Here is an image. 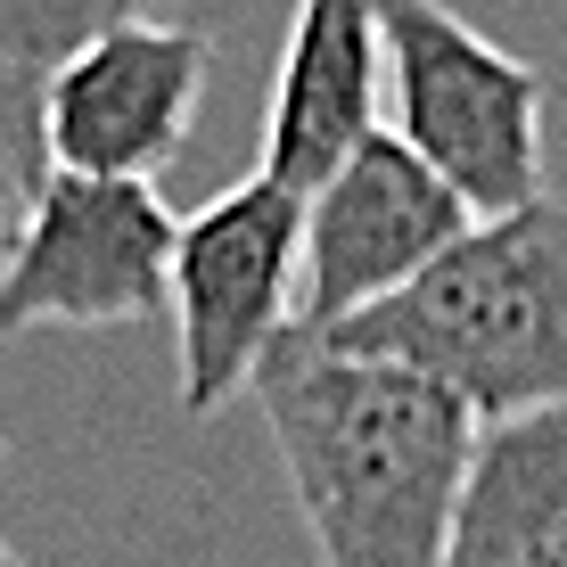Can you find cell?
Here are the masks:
<instances>
[{
    "mask_svg": "<svg viewBox=\"0 0 567 567\" xmlns=\"http://www.w3.org/2000/svg\"><path fill=\"white\" fill-rule=\"evenodd\" d=\"M256 395L321 567H444L477 453L461 395L420 370L338 354L321 329L271 346Z\"/></svg>",
    "mask_w": 567,
    "mask_h": 567,
    "instance_id": "obj_1",
    "label": "cell"
},
{
    "mask_svg": "<svg viewBox=\"0 0 567 567\" xmlns=\"http://www.w3.org/2000/svg\"><path fill=\"white\" fill-rule=\"evenodd\" d=\"M338 354L395 362L468 403V420L567 412V198L468 223L403 297L321 329Z\"/></svg>",
    "mask_w": 567,
    "mask_h": 567,
    "instance_id": "obj_2",
    "label": "cell"
},
{
    "mask_svg": "<svg viewBox=\"0 0 567 567\" xmlns=\"http://www.w3.org/2000/svg\"><path fill=\"white\" fill-rule=\"evenodd\" d=\"M379 42H386L395 141L477 223L535 206L543 198V107H551V83L502 42H485L444 0H379Z\"/></svg>",
    "mask_w": 567,
    "mask_h": 567,
    "instance_id": "obj_3",
    "label": "cell"
},
{
    "mask_svg": "<svg viewBox=\"0 0 567 567\" xmlns=\"http://www.w3.org/2000/svg\"><path fill=\"white\" fill-rule=\"evenodd\" d=\"M305 297V198L264 173L230 182L206 214L173 239L165 305H173V362L182 412L214 420L239 386H256L264 354L297 329Z\"/></svg>",
    "mask_w": 567,
    "mask_h": 567,
    "instance_id": "obj_4",
    "label": "cell"
},
{
    "mask_svg": "<svg viewBox=\"0 0 567 567\" xmlns=\"http://www.w3.org/2000/svg\"><path fill=\"white\" fill-rule=\"evenodd\" d=\"M182 214L156 182L58 173L0 230V329H124L165 305Z\"/></svg>",
    "mask_w": 567,
    "mask_h": 567,
    "instance_id": "obj_5",
    "label": "cell"
},
{
    "mask_svg": "<svg viewBox=\"0 0 567 567\" xmlns=\"http://www.w3.org/2000/svg\"><path fill=\"white\" fill-rule=\"evenodd\" d=\"M214 42L173 17H115L50 83V165L91 182H156L189 148Z\"/></svg>",
    "mask_w": 567,
    "mask_h": 567,
    "instance_id": "obj_6",
    "label": "cell"
},
{
    "mask_svg": "<svg viewBox=\"0 0 567 567\" xmlns=\"http://www.w3.org/2000/svg\"><path fill=\"white\" fill-rule=\"evenodd\" d=\"M477 223L395 132L370 141L305 198V297L297 329H338L354 312L403 297L461 230Z\"/></svg>",
    "mask_w": 567,
    "mask_h": 567,
    "instance_id": "obj_7",
    "label": "cell"
},
{
    "mask_svg": "<svg viewBox=\"0 0 567 567\" xmlns=\"http://www.w3.org/2000/svg\"><path fill=\"white\" fill-rule=\"evenodd\" d=\"M386 100V42H379V0H297V25L271 66L264 100V182L312 189L354 156L379 124Z\"/></svg>",
    "mask_w": 567,
    "mask_h": 567,
    "instance_id": "obj_8",
    "label": "cell"
},
{
    "mask_svg": "<svg viewBox=\"0 0 567 567\" xmlns=\"http://www.w3.org/2000/svg\"><path fill=\"white\" fill-rule=\"evenodd\" d=\"M444 567H567V412L477 427Z\"/></svg>",
    "mask_w": 567,
    "mask_h": 567,
    "instance_id": "obj_9",
    "label": "cell"
},
{
    "mask_svg": "<svg viewBox=\"0 0 567 567\" xmlns=\"http://www.w3.org/2000/svg\"><path fill=\"white\" fill-rule=\"evenodd\" d=\"M148 0H0V230L50 182V83L74 50Z\"/></svg>",
    "mask_w": 567,
    "mask_h": 567,
    "instance_id": "obj_10",
    "label": "cell"
},
{
    "mask_svg": "<svg viewBox=\"0 0 567 567\" xmlns=\"http://www.w3.org/2000/svg\"><path fill=\"white\" fill-rule=\"evenodd\" d=\"M0 567H25V559H17V551H9V543H0Z\"/></svg>",
    "mask_w": 567,
    "mask_h": 567,
    "instance_id": "obj_11",
    "label": "cell"
}]
</instances>
